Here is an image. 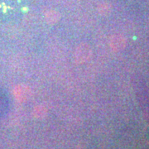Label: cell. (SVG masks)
Returning <instances> with one entry per match:
<instances>
[{"mask_svg":"<svg viewBox=\"0 0 149 149\" xmlns=\"http://www.w3.org/2000/svg\"><path fill=\"white\" fill-rule=\"evenodd\" d=\"M32 0H0V22L20 18L28 12Z\"/></svg>","mask_w":149,"mask_h":149,"instance_id":"obj_1","label":"cell"}]
</instances>
